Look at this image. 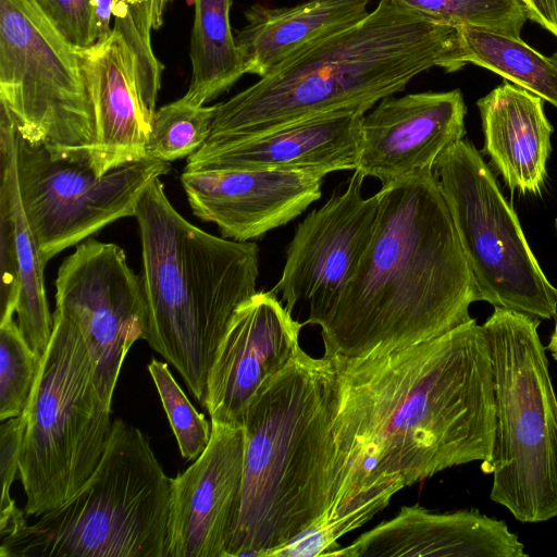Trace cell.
I'll return each mask as SVG.
<instances>
[{
  "label": "cell",
  "instance_id": "obj_13",
  "mask_svg": "<svg viewBox=\"0 0 557 557\" xmlns=\"http://www.w3.org/2000/svg\"><path fill=\"white\" fill-rule=\"evenodd\" d=\"M364 176L354 171L347 187L333 193L296 227L282 275L272 290L293 313L306 306L305 324L320 325L338 301L373 236L379 194L363 198Z\"/></svg>",
  "mask_w": 557,
  "mask_h": 557
},
{
  "label": "cell",
  "instance_id": "obj_32",
  "mask_svg": "<svg viewBox=\"0 0 557 557\" xmlns=\"http://www.w3.org/2000/svg\"><path fill=\"white\" fill-rule=\"evenodd\" d=\"M22 416L8 419L0 428V472L2 480L0 533L3 535L13 522L24 515L10 496L18 472V451L22 437Z\"/></svg>",
  "mask_w": 557,
  "mask_h": 557
},
{
  "label": "cell",
  "instance_id": "obj_17",
  "mask_svg": "<svg viewBox=\"0 0 557 557\" xmlns=\"http://www.w3.org/2000/svg\"><path fill=\"white\" fill-rule=\"evenodd\" d=\"M324 176L278 170L184 171L190 209L222 237L249 242L287 224L320 199Z\"/></svg>",
  "mask_w": 557,
  "mask_h": 557
},
{
  "label": "cell",
  "instance_id": "obj_25",
  "mask_svg": "<svg viewBox=\"0 0 557 557\" xmlns=\"http://www.w3.org/2000/svg\"><path fill=\"white\" fill-rule=\"evenodd\" d=\"M463 60L494 72L557 108V61L521 38L494 30L458 26Z\"/></svg>",
  "mask_w": 557,
  "mask_h": 557
},
{
  "label": "cell",
  "instance_id": "obj_16",
  "mask_svg": "<svg viewBox=\"0 0 557 557\" xmlns=\"http://www.w3.org/2000/svg\"><path fill=\"white\" fill-rule=\"evenodd\" d=\"M466 113L459 89L382 99L363 116L356 170L384 186L433 169L440 156L465 137Z\"/></svg>",
  "mask_w": 557,
  "mask_h": 557
},
{
  "label": "cell",
  "instance_id": "obj_7",
  "mask_svg": "<svg viewBox=\"0 0 557 557\" xmlns=\"http://www.w3.org/2000/svg\"><path fill=\"white\" fill-rule=\"evenodd\" d=\"M540 323L495 308L483 324L495 394L490 498L525 523L557 517V396Z\"/></svg>",
  "mask_w": 557,
  "mask_h": 557
},
{
  "label": "cell",
  "instance_id": "obj_15",
  "mask_svg": "<svg viewBox=\"0 0 557 557\" xmlns=\"http://www.w3.org/2000/svg\"><path fill=\"white\" fill-rule=\"evenodd\" d=\"M243 425L211 422L202 454L172 479L166 557H225L243 490Z\"/></svg>",
  "mask_w": 557,
  "mask_h": 557
},
{
  "label": "cell",
  "instance_id": "obj_27",
  "mask_svg": "<svg viewBox=\"0 0 557 557\" xmlns=\"http://www.w3.org/2000/svg\"><path fill=\"white\" fill-rule=\"evenodd\" d=\"M153 7L154 0H114L112 11L113 30L123 37L134 54L139 94L150 121L157 110L163 70L151 48Z\"/></svg>",
  "mask_w": 557,
  "mask_h": 557
},
{
  "label": "cell",
  "instance_id": "obj_28",
  "mask_svg": "<svg viewBox=\"0 0 557 557\" xmlns=\"http://www.w3.org/2000/svg\"><path fill=\"white\" fill-rule=\"evenodd\" d=\"M396 3L454 26L485 28L521 38L528 20L521 0H393Z\"/></svg>",
  "mask_w": 557,
  "mask_h": 557
},
{
  "label": "cell",
  "instance_id": "obj_39",
  "mask_svg": "<svg viewBox=\"0 0 557 557\" xmlns=\"http://www.w3.org/2000/svg\"><path fill=\"white\" fill-rule=\"evenodd\" d=\"M552 57L557 61V51Z\"/></svg>",
  "mask_w": 557,
  "mask_h": 557
},
{
  "label": "cell",
  "instance_id": "obj_8",
  "mask_svg": "<svg viewBox=\"0 0 557 557\" xmlns=\"http://www.w3.org/2000/svg\"><path fill=\"white\" fill-rule=\"evenodd\" d=\"M22 416L18 475L24 513L40 517L72 497L99 465L112 430L111 407L95 383V364L77 327L54 310Z\"/></svg>",
  "mask_w": 557,
  "mask_h": 557
},
{
  "label": "cell",
  "instance_id": "obj_1",
  "mask_svg": "<svg viewBox=\"0 0 557 557\" xmlns=\"http://www.w3.org/2000/svg\"><path fill=\"white\" fill-rule=\"evenodd\" d=\"M337 367L334 495L327 517L380 512L404 487L493 457L490 343L475 319L436 337Z\"/></svg>",
  "mask_w": 557,
  "mask_h": 557
},
{
  "label": "cell",
  "instance_id": "obj_18",
  "mask_svg": "<svg viewBox=\"0 0 557 557\" xmlns=\"http://www.w3.org/2000/svg\"><path fill=\"white\" fill-rule=\"evenodd\" d=\"M364 112H327L237 143L199 148L185 171L278 170L325 176L356 170Z\"/></svg>",
  "mask_w": 557,
  "mask_h": 557
},
{
  "label": "cell",
  "instance_id": "obj_36",
  "mask_svg": "<svg viewBox=\"0 0 557 557\" xmlns=\"http://www.w3.org/2000/svg\"><path fill=\"white\" fill-rule=\"evenodd\" d=\"M547 349L550 352L553 359L557 362V320L550 334Z\"/></svg>",
  "mask_w": 557,
  "mask_h": 557
},
{
  "label": "cell",
  "instance_id": "obj_22",
  "mask_svg": "<svg viewBox=\"0 0 557 557\" xmlns=\"http://www.w3.org/2000/svg\"><path fill=\"white\" fill-rule=\"evenodd\" d=\"M370 0H309L288 8L250 7L235 41L245 73L264 77L324 39L357 24Z\"/></svg>",
  "mask_w": 557,
  "mask_h": 557
},
{
  "label": "cell",
  "instance_id": "obj_23",
  "mask_svg": "<svg viewBox=\"0 0 557 557\" xmlns=\"http://www.w3.org/2000/svg\"><path fill=\"white\" fill-rule=\"evenodd\" d=\"M0 196L8 201L13 227L14 248L20 274V296L16 306L18 329L41 359L53 329L49 311L44 270L35 236L21 200L16 166V128L9 109L0 103Z\"/></svg>",
  "mask_w": 557,
  "mask_h": 557
},
{
  "label": "cell",
  "instance_id": "obj_35",
  "mask_svg": "<svg viewBox=\"0 0 557 557\" xmlns=\"http://www.w3.org/2000/svg\"><path fill=\"white\" fill-rule=\"evenodd\" d=\"M170 0H154L153 7V29L161 26L163 21V12Z\"/></svg>",
  "mask_w": 557,
  "mask_h": 557
},
{
  "label": "cell",
  "instance_id": "obj_6",
  "mask_svg": "<svg viewBox=\"0 0 557 557\" xmlns=\"http://www.w3.org/2000/svg\"><path fill=\"white\" fill-rule=\"evenodd\" d=\"M172 479L148 437L121 419L69 499L2 536L1 557H166Z\"/></svg>",
  "mask_w": 557,
  "mask_h": 557
},
{
  "label": "cell",
  "instance_id": "obj_9",
  "mask_svg": "<svg viewBox=\"0 0 557 557\" xmlns=\"http://www.w3.org/2000/svg\"><path fill=\"white\" fill-rule=\"evenodd\" d=\"M0 102L27 141L90 164L95 120L78 52L35 0H0Z\"/></svg>",
  "mask_w": 557,
  "mask_h": 557
},
{
  "label": "cell",
  "instance_id": "obj_24",
  "mask_svg": "<svg viewBox=\"0 0 557 557\" xmlns=\"http://www.w3.org/2000/svg\"><path fill=\"white\" fill-rule=\"evenodd\" d=\"M231 0H195L190 37L191 79L183 100L203 106L245 73L230 23Z\"/></svg>",
  "mask_w": 557,
  "mask_h": 557
},
{
  "label": "cell",
  "instance_id": "obj_5",
  "mask_svg": "<svg viewBox=\"0 0 557 557\" xmlns=\"http://www.w3.org/2000/svg\"><path fill=\"white\" fill-rule=\"evenodd\" d=\"M141 243L143 338L202 405L208 374L237 308L257 293L259 248L184 219L156 178L135 215Z\"/></svg>",
  "mask_w": 557,
  "mask_h": 557
},
{
  "label": "cell",
  "instance_id": "obj_3",
  "mask_svg": "<svg viewBox=\"0 0 557 557\" xmlns=\"http://www.w3.org/2000/svg\"><path fill=\"white\" fill-rule=\"evenodd\" d=\"M459 28L393 0L215 104L200 148L237 143L319 114L367 112L433 67L466 66Z\"/></svg>",
  "mask_w": 557,
  "mask_h": 557
},
{
  "label": "cell",
  "instance_id": "obj_30",
  "mask_svg": "<svg viewBox=\"0 0 557 557\" xmlns=\"http://www.w3.org/2000/svg\"><path fill=\"white\" fill-rule=\"evenodd\" d=\"M148 371L159 393L182 457L196 460L209 444L211 426L182 391L168 364L152 359Z\"/></svg>",
  "mask_w": 557,
  "mask_h": 557
},
{
  "label": "cell",
  "instance_id": "obj_33",
  "mask_svg": "<svg viewBox=\"0 0 557 557\" xmlns=\"http://www.w3.org/2000/svg\"><path fill=\"white\" fill-rule=\"evenodd\" d=\"M528 18L557 37V0H521Z\"/></svg>",
  "mask_w": 557,
  "mask_h": 557
},
{
  "label": "cell",
  "instance_id": "obj_12",
  "mask_svg": "<svg viewBox=\"0 0 557 557\" xmlns=\"http://www.w3.org/2000/svg\"><path fill=\"white\" fill-rule=\"evenodd\" d=\"M55 311L82 334L94 360L96 386L111 407L122 364L143 338L146 318L141 280L124 250L90 237L77 244L58 270Z\"/></svg>",
  "mask_w": 557,
  "mask_h": 557
},
{
  "label": "cell",
  "instance_id": "obj_10",
  "mask_svg": "<svg viewBox=\"0 0 557 557\" xmlns=\"http://www.w3.org/2000/svg\"><path fill=\"white\" fill-rule=\"evenodd\" d=\"M433 170L480 300L541 320L557 318V287L543 272L482 153L462 138L440 156Z\"/></svg>",
  "mask_w": 557,
  "mask_h": 557
},
{
  "label": "cell",
  "instance_id": "obj_14",
  "mask_svg": "<svg viewBox=\"0 0 557 557\" xmlns=\"http://www.w3.org/2000/svg\"><path fill=\"white\" fill-rule=\"evenodd\" d=\"M302 326L272 289L237 308L208 374L202 406L211 422L243 425L253 397L300 347Z\"/></svg>",
  "mask_w": 557,
  "mask_h": 557
},
{
  "label": "cell",
  "instance_id": "obj_2",
  "mask_svg": "<svg viewBox=\"0 0 557 557\" xmlns=\"http://www.w3.org/2000/svg\"><path fill=\"white\" fill-rule=\"evenodd\" d=\"M369 247L319 325L327 358L382 356L442 335L480 301L433 169L382 186Z\"/></svg>",
  "mask_w": 557,
  "mask_h": 557
},
{
  "label": "cell",
  "instance_id": "obj_31",
  "mask_svg": "<svg viewBox=\"0 0 557 557\" xmlns=\"http://www.w3.org/2000/svg\"><path fill=\"white\" fill-rule=\"evenodd\" d=\"M63 38L76 50L92 46V0H35Z\"/></svg>",
  "mask_w": 557,
  "mask_h": 557
},
{
  "label": "cell",
  "instance_id": "obj_34",
  "mask_svg": "<svg viewBox=\"0 0 557 557\" xmlns=\"http://www.w3.org/2000/svg\"><path fill=\"white\" fill-rule=\"evenodd\" d=\"M94 2V32L92 46L107 40L113 28L110 26L114 0H92Z\"/></svg>",
  "mask_w": 557,
  "mask_h": 557
},
{
  "label": "cell",
  "instance_id": "obj_19",
  "mask_svg": "<svg viewBox=\"0 0 557 557\" xmlns=\"http://www.w3.org/2000/svg\"><path fill=\"white\" fill-rule=\"evenodd\" d=\"M333 557H527L507 523L475 509L432 512L404 506Z\"/></svg>",
  "mask_w": 557,
  "mask_h": 557
},
{
  "label": "cell",
  "instance_id": "obj_4",
  "mask_svg": "<svg viewBox=\"0 0 557 557\" xmlns=\"http://www.w3.org/2000/svg\"><path fill=\"white\" fill-rule=\"evenodd\" d=\"M339 401L335 361L299 347L244 420L242 502L225 557H270L333 503Z\"/></svg>",
  "mask_w": 557,
  "mask_h": 557
},
{
  "label": "cell",
  "instance_id": "obj_38",
  "mask_svg": "<svg viewBox=\"0 0 557 557\" xmlns=\"http://www.w3.org/2000/svg\"><path fill=\"white\" fill-rule=\"evenodd\" d=\"M555 231H556V234H557V218L555 219Z\"/></svg>",
  "mask_w": 557,
  "mask_h": 557
},
{
  "label": "cell",
  "instance_id": "obj_37",
  "mask_svg": "<svg viewBox=\"0 0 557 557\" xmlns=\"http://www.w3.org/2000/svg\"><path fill=\"white\" fill-rule=\"evenodd\" d=\"M188 4H194L195 0H186Z\"/></svg>",
  "mask_w": 557,
  "mask_h": 557
},
{
  "label": "cell",
  "instance_id": "obj_11",
  "mask_svg": "<svg viewBox=\"0 0 557 557\" xmlns=\"http://www.w3.org/2000/svg\"><path fill=\"white\" fill-rule=\"evenodd\" d=\"M16 166L25 215L45 264L119 219L134 216L148 186L170 162L145 157L98 175L87 162L54 157L16 132Z\"/></svg>",
  "mask_w": 557,
  "mask_h": 557
},
{
  "label": "cell",
  "instance_id": "obj_20",
  "mask_svg": "<svg viewBox=\"0 0 557 557\" xmlns=\"http://www.w3.org/2000/svg\"><path fill=\"white\" fill-rule=\"evenodd\" d=\"M95 120L90 166L98 175L146 157L151 121L145 111L133 52L116 32L77 50Z\"/></svg>",
  "mask_w": 557,
  "mask_h": 557
},
{
  "label": "cell",
  "instance_id": "obj_29",
  "mask_svg": "<svg viewBox=\"0 0 557 557\" xmlns=\"http://www.w3.org/2000/svg\"><path fill=\"white\" fill-rule=\"evenodd\" d=\"M40 358L11 319L0 324V420L23 413L36 382Z\"/></svg>",
  "mask_w": 557,
  "mask_h": 557
},
{
  "label": "cell",
  "instance_id": "obj_26",
  "mask_svg": "<svg viewBox=\"0 0 557 557\" xmlns=\"http://www.w3.org/2000/svg\"><path fill=\"white\" fill-rule=\"evenodd\" d=\"M214 106H196L182 98L156 110L146 157L172 162L189 157L209 138Z\"/></svg>",
  "mask_w": 557,
  "mask_h": 557
},
{
  "label": "cell",
  "instance_id": "obj_21",
  "mask_svg": "<svg viewBox=\"0 0 557 557\" xmlns=\"http://www.w3.org/2000/svg\"><path fill=\"white\" fill-rule=\"evenodd\" d=\"M483 152L511 191L541 195L547 177L554 131L544 100L504 82L476 101Z\"/></svg>",
  "mask_w": 557,
  "mask_h": 557
}]
</instances>
